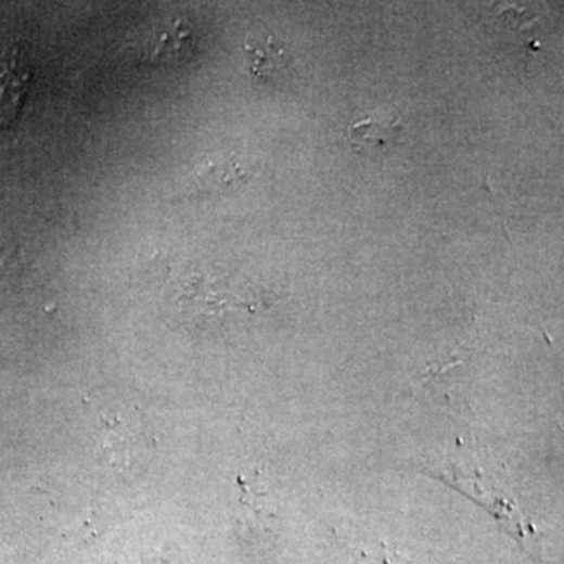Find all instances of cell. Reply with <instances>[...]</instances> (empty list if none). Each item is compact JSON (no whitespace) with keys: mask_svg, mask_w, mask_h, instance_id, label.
Returning <instances> with one entry per match:
<instances>
[{"mask_svg":"<svg viewBox=\"0 0 564 564\" xmlns=\"http://www.w3.org/2000/svg\"><path fill=\"white\" fill-rule=\"evenodd\" d=\"M151 443L144 430L137 423L123 421L116 415L105 422L99 440V453L113 469L127 472L146 458Z\"/></svg>","mask_w":564,"mask_h":564,"instance_id":"cell-1","label":"cell"},{"mask_svg":"<svg viewBox=\"0 0 564 564\" xmlns=\"http://www.w3.org/2000/svg\"><path fill=\"white\" fill-rule=\"evenodd\" d=\"M30 74V66L20 49L0 46V130L12 125L23 107Z\"/></svg>","mask_w":564,"mask_h":564,"instance_id":"cell-2","label":"cell"},{"mask_svg":"<svg viewBox=\"0 0 564 564\" xmlns=\"http://www.w3.org/2000/svg\"><path fill=\"white\" fill-rule=\"evenodd\" d=\"M401 127L397 121H380V119L359 118L347 127L348 143L352 150L381 151L393 146L400 137Z\"/></svg>","mask_w":564,"mask_h":564,"instance_id":"cell-3","label":"cell"},{"mask_svg":"<svg viewBox=\"0 0 564 564\" xmlns=\"http://www.w3.org/2000/svg\"><path fill=\"white\" fill-rule=\"evenodd\" d=\"M246 54H248V70L256 77H271L281 69L284 62V49H281L273 38H268L264 44L246 42Z\"/></svg>","mask_w":564,"mask_h":564,"instance_id":"cell-4","label":"cell"}]
</instances>
